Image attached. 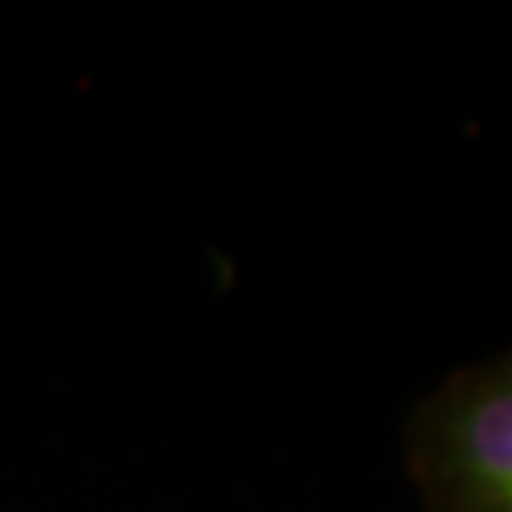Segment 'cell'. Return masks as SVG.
Here are the masks:
<instances>
[{
	"instance_id": "cell-1",
	"label": "cell",
	"mask_w": 512,
	"mask_h": 512,
	"mask_svg": "<svg viewBox=\"0 0 512 512\" xmlns=\"http://www.w3.org/2000/svg\"><path fill=\"white\" fill-rule=\"evenodd\" d=\"M414 471L429 512H512L509 361L463 372L421 406Z\"/></svg>"
}]
</instances>
